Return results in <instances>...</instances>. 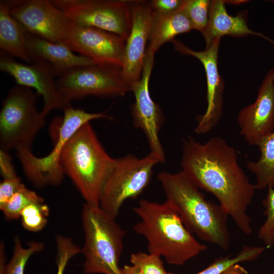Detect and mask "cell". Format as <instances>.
<instances>
[{
  "label": "cell",
  "instance_id": "1",
  "mask_svg": "<svg viewBox=\"0 0 274 274\" xmlns=\"http://www.w3.org/2000/svg\"><path fill=\"white\" fill-rule=\"evenodd\" d=\"M236 149L214 136L204 143L189 136L183 141L181 170L199 188L212 194L244 234L253 232L247 211L256 190L238 163Z\"/></svg>",
  "mask_w": 274,
  "mask_h": 274
},
{
  "label": "cell",
  "instance_id": "2",
  "mask_svg": "<svg viewBox=\"0 0 274 274\" xmlns=\"http://www.w3.org/2000/svg\"><path fill=\"white\" fill-rule=\"evenodd\" d=\"M157 178L167 201L191 232L224 250L230 245L228 215L219 204L206 199L200 189L182 170L162 172Z\"/></svg>",
  "mask_w": 274,
  "mask_h": 274
},
{
  "label": "cell",
  "instance_id": "3",
  "mask_svg": "<svg viewBox=\"0 0 274 274\" xmlns=\"http://www.w3.org/2000/svg\"><path fill=\"white\" fill-rule=\"evenodd\" d=\"M133 210L140 218L133 230L146 239L148 252L163 257L168 264L182 265L207 249L166 200L159 203L143 199Z\"/></svg>",
  "mask_w": 274,
  "mask_h": 274
},
{
  "label": "cell",
  "instance_id": "4",
  "mask_svg": "<svg viewBox=\"0 0 274 274\" xmlns=\"http://www.w3.org/2000/svg\"><path fill=\"white\" fill-rule=\"evenodd\" d=\"M116 160L106 151L88 122L66 144L60 164L86 202L99 206L102 188Z\"/></svg>",
  "mask_w": 274,
  "mask_h": 274
},
{
  "label": "cell",
  "instance_id": "5",
  "mask_svg": "<svg viewBox=\"0 0 274 274\" xmlns=\"http://www.w3.org/2000/svg\"><path fill=\"white\" fill-rule=\"evenodd\" d=\"M82 222L85 241L81 249L87 274H121L119 265L126 234L115 219L99 206L84 203Z\"/></svg>",
  "mask_w": 274,
  "mask_h": 274
},
{
  "label": "cell",
  "instance_id": "6",
  "mask_svg": "<svg viewBox=\"0 0 274 274\" xmlns=\"http://www.w3.org/2000/svg\"><path fill=\"white\" fill-rule=\"evenodd\" d=\"M110 118L103 113H89L72 106L65 109L63 117L59 119L60 125L53 149L47 156L37 157L31 148L23 146L15 149L26 177L38 188L59 185L65 175L60 157L68 141L84 124L94 119Z\"/></svg>",
  "mask_w": 274,
  "mask_h": 274
},
{
  "label": "cell",
  "instance_id": "7",
  "mask_svg": "<svg viewBox=\"0 0 274 274\" xmlns=\"http://www.w3.org/2000/svg\"><path fill=\"white\" fill-rule=\"evenodd\" d=\"M36 95L28 87L17 85L4 98L0 111L1 150L8 152L18 146L31 148L45 124V116L36 107Z\"/></svg>",
  "mask_w": 274,
  "mask_h": 274
},
{
  "label": "cell",
  "instance_id": "8",
  "mask_svg": "<svg viewBox=\"0 0 274 274\" xmlns=\"http://www.w3.org/2000/svg\"><path fill=\"white\" fill-rule=\"evenodd\" d=\"M160 163L150 152L139 158L129 154L116 158L101 193L99 207L116 219L125 200L139 196L149 184L154 167Z\"/></svg>",
  "mask_w": 274,
  "mask_h": 274
},
{
  "label": "cell",
  "instance_id": "9",
  "mask_svg": "<svg viewBox=\"0 0 274 274\" xmlns=\"http://www.w3.org/2000/svg\"><path fill=\"white\" fill-rule=\"evenodd\" d=\"M57 87L67 101L88 96L112 97L131 91L121 67L93 64L74 68L56 81Z\"/></svg>",
  "mask_w": 274,
  "mask_h": 274
},
{
  "label": "cell",
  "instance_id": "10",
  "mask_svg": "<svg viewBox=\"0 0 274 274\" xmlns=\"http://www.w3.org/2000/svg\"><path fill=\"white\" fill-rule=\"evenodd\" d=\"M73 23L100 29L126 41L131 26V1L52 0Z\"/></svg>",
  "mask_w": 274,
  "mask_h": 274
},
{
  "label": "cell",
  "instance_id": "11",
  "mask_svg": "<svg viewBox=\"0 0 274 274\" xmlns=\"http://www.w3.org/2000/svg\"><path fill=\"white\" fill-rule=\"evenodd\" d=\"M0 70L11 76L19 85L36 90L43 99L41 111L45 116L55 109L64 110L72 106L59 91L53 67L42 61L25 64L16 61L13 57L1 51Z\"/></svg>",
  "mask_w": 274,
  "mask_h": 274
},
{
  "label": "cell",
  "instance_id": "12",
  "mask_svg": "<svg viewBox=\"0 0 274 274\" xmlns=\"http://www.w3.org/2000/svg\"><path fill=\"white\" fill-rule=\"evenodd\" d=\"M154 54L146 51L141 77L131 86V91L135 100L131 108V114L133 125L142 129L146 136L150 152L160 162H164L165 155L159 137L164 117L159 106L151 98L149 91Z\"/></svg>",
  "mask_w": 274,
  "mask_h": 274
},
{
  "label": "cell",
  "instance_id": "13",
  "mask_svg": "<svg viewBox=\"0 0 274 274\" xmlns=\"http://www.w3.org/2000/svg\"><path fill=\"white\" fill-rule=\"evenodd\" d=\"M11 15L31 34L63 44L71 21L48 0L7 1Z\"/></svg>",
  "mask_w": 274,
  "mask_h": 274
},
{
  "label": "cell",
  "instance_id": "14",
  "mask_svg": "<svg viewBox=\"0 0 274 274\" xmlns=\"http://www.w3.org/2000/svg\"><path fill=\"white\" fill-rule=\"evenodd\" d=\"M126 41L114 33L71 22L63 44L95 63L122 68Z\"/></svg>",
  "mask_w": 274,
  "mask_h": 274
},
{
  "label": "cell",
  "instance_id": "15",
  "mask_svg": "<svg viewBox=\"0 0 274 274\" xmlns=\"http://www.w3.org/2000/svg\"><path fill=\"white\" fill-rule=\"evenodd\" d=\"M220 40L213 41L203 51H196L182 42L172 41L176 51L197 58L205 70L207 84V107L205 113L197 116L194 131L198 134H206L218 124L222 114L224 84L218 69V54Z\"/></svg>",
  "mask_w": 274,
  "mask_h": 274
},
{
  "label": "cell",
  "instance_id": "16",
  "mask_svg": "<svg viewBox=\"0 0 274 274\" xmlns=\"http://www.w3.org/2000/svg\"><path fill=\"white\" fill-rule=\"evenodd\" d=\"M131 26L125 43L122 72L128 85L131 86L141 78L144 64L146 46L154 21L150 2L131 1Z\"/></svg>",
  "mask_w": 274,
  "mask_h": 274
},
{
  "label": "cell",
  "instance_id": "17",
  "mask_svg": "<svg viewBox=\"0 0 274 274\" xmlns=\"http://www.w3.org/2000/svg\"><path fill=\"white\" fill-rule=\"evenodd\" d=\"M237 122L240 134L251 146L274 132V67L264 78L255 101L239 111Z\"/></svg>",
  "mask_w": 274,
  "mask_h": 274
},
{
  "label": "cell",
  "instance_id": "18",
  "mask_svg": "<svg viewBox=\"0 0 274 274\" xmlns=\"http://www.w3.org/2000/svg\"><path fill=\"white\" fill-rule=\"evenodd\" d=\"M26 49L32 62L49 64L58 77L68 71L95 63L89 58L76 54L64 44L51 42L26 31Z\"/></svg>",
  "mask_w": 274,
  "mask_h": 274
},
{
  "label": "cell",
  "instance_id": "19",
  "mask_svg": "<svg viewBox=\"0 0 274 274\" xmlns=\"http://www.w3.org/2000/svg\"><path fill=\"white\" fill-rule=\"evenodd\" d=\"M227 1H211L207 27L202 34L206 48L216 40L224 36L243 37L254 35L261 37L274 44V41L260 32L254 31L249 28L247 23V11L239 12L235 16L229 15L226 9Z\"/></svg>",
  "mask_w": 274,
  "mask_h": 274
},
{
  "label": "cell",
  "instance_id": "20",
  "mask_svg": "<svg viewBox=\"0 0 274 274\" xmlns=\"http://www.w3.org/2000/svg\"><path fill=\"white\" fill-rule=\"evenodd\" d=\"M26 31L11 15L7 1L0 2V48L27 63L31 61L26 49Z\"/></svg>",
  "mask_w": 274,
  "mask_h": 274
},
{
  "label": "cell",
  "instance_id": "21",
  "mask_svg": "<svg viewBox=\"0 0 274 274\" xmlns=\"http://www.w3.org/2000/svg\"><path fill=\"white\" fill-rule=\"evenodd\" d=\"M154 17L146 50L154 54L168 41H172L180 34L188 32L193 28L182 6L177 11L166 15Z\"/></svg>",
  "mask_w": 274,
  "mask_h": 274
},
{
  "label": "cell",
  "instance_id": "22",
  "mask_svg": "<svg viewBox=\"0 0 274 274\" xmlns=\"http://www.w3.org/2000/svg\"><path fill=\"white\" fill-rule=\"evenodd\" d=\"M256 146L260 152L259 158L247 163L248 169L256 176V189L274 188V132L262 138Z\"/></svg>",
  "mask_w": 274,
  "mask_h": 274
},
{
  "label": "cell",
  "instance_id": "23",
  "mask_svg": "<svg viewBox=\"0 0 274 274\" xmlns=\"http://www.w3.org/2000/svg\"><path fill=\"white\" fill-rule=\"evenodd\" d=\"M265 249L266 247L264 246L244 245L234 256L228 255L218 257L207 267L194 274H222L234 264L256 259Z\"/></svg>",
  "mask_w": 274,
  "mask_h": 274
},
{
  "label": "cell",
  "instance_id": "24",
  "mask_svg": "<svg viewBox=\"0 0 274 274\" xmlns=\"http://www.w3.org/2000/svg\"><path fill=\"white\" fill-rule=\"evenodd\" d=\"M42 202H44V199L41 196L23 184L0 209L7 219H17L26 206L31 203Z\"/></svg>",
  "mask_w": 274,
  "mask_h": 274
},
{
  "label": "cell",
  "instance_id": "25",
  "mask_svg": "<svg viewBox=\"0 0 274 274\" xmlns=\"http://www.w3.org/2000/svg\"><path fill=\"white\" fill-rule=\"evenodd\" d=\"M26 248L22 247L20 239H14V252L12 258L6 264L5 274H24L27 261L34 253L42 251L44 248L43 243L30 242Z\"/></svg>",
  "mask_w": 274,
  "mask_h": 274
},
{
  "label": "cell",
  "instance_id": "26",
  "mask_svg": "<svg viewBox=\"0 0 274 274\" xmlns=\"http://www.w3.org/2000/svg\"><path fill=\"white\" fill-rule=\"evenodd\" d=\"M49 214V207L44 202L31 203L20 214L22 225L29 231H40L46 226Z\"/></svg>",
  "mask_w": 274,
  "mask_h": 274
},
{
  "label": "cell",
  "instance_id": "27",
  "mask_svg": "<svg viewBox=\"0 0 274 274\" xmlns=\"http://www.w3.org/2000/svg\"><path fill=\"white\" fill-rule=\"evenodd\" d=\"M211 2L209 0H183L182 7L193 29L201 34L208 25Z\"/></svg>",
  "mask_w": 274,
  "mask_h": 274
},
{
  "label": "cell",
  "instance_id": "28",
  "mask_svg": "<svg viewBox=\"0 0 274 274\" xmlns=\"http://www.w3.org/2000/svg\"><path fill=\"white\" fill-rule=\"evenodd\" d=\"M262 204L265 220L258 229L257 236L266 248H270L274 246V188H267Z\"/></svg>",
  "mask_w": 274,
  "mask_h": 274
},
{
  "label": "cell",
  "instance_id": "29",
  "mask_svg": "<svg viewBox=\"0 0 274 274\" xmlns=\"http://www.w3.org/2000/svg\"><path fill=\"white\" fill-rule=\"evenodd\" d=\"M130 261L144 274H173L165 269L161 257L156 255L142 252L133 253L130 255Z\"/></svg>",
  "mask_w": 274,
  "mask_h": 274
},
{
  "label": "cell",
  "instance_id": "30",
  "mask_svg": "<svg viewBox=\"0 0 274 274\" xmlns=\"http://www.w3.org/2000/svg\"><path fill=\"white\" fill-rule=\"evenodd\" d=\"M57 246L56 274H63L68 261L76 254L81 253V249L68 237L58 235L56 237Z\"/></svg>",
  "mask_w": 274,
  "mask_h": 274
},
{
  "label": "cell",
  "instance_id": "31",
  "mask_svg": "<svg viewBox=\"0 0 274 274\" xmlns=\"http://www.w3.org/2000/svg\"><path fill=\"white\" fill-rule=\"evenodd\" d=\"M23 184L17 176L4 178L0 184V208L9 200Z\"/></svg>",
  "mask_w": 274,
  "mask_h": 274
},
{
  "label": "cell",
  "instance_id": "32",
  "mask_svg": "<svg viewBox=\"0 0 274 274\" xmlns=\"http://www.w3.org/2000/svg\"><path fill=\"white\" fill-rule=\"evenodd\" d=\"M153 13L157 15H166L178 10L183 0H152L149 1Z\"/></svg>",
  "mask_w": 274,
  "mask_h": 274
},
{
  "label": "cell",
  "instance_id": "33",
  "mask_svg": "<svg viewBox=\"0 0 274 274\" xmlns=\"http://www.w3.org/2000/svg\"><path fill=\"white\" fill-rule=\"evenodd\" d=\"M11 161L8 152L0 150V168L4 178L17 176Z\"/></svg>",
  "mask_w": 274,
  "mask_h": 274
},
{
  "label": "cell",
  "instance_id": "34",
  "mask_svg": "<svg viewBox=\"0 0 274 274\" xmlns=\"http://www.w3.org/2000/svg\"><path fill=\"white\" fill-rule=\"evenodd\" d=\"M222 274H248V271L239 263L229 267Z\"/></svg>",
  "mask_w": 274,
  "mask_h": 274
},
{
  "label": "cell",
  "instance_id": "35",
  "mask_svg": "<svg viewBox=\"0 0 274 274\" xmlns=\"http://www.w3.org/2000/svg\"><path fill=\"white\" fill-rule=\"evenodd\" d=\"M121 274H144L133 265H125L120 268Z\"/></svg>",
  "mask_w": 274,
  "mask_h": 274
},
{
  "label": "cell",
  "instance_id": "36",
  "mask_svg": "<svg viewBox=\"0 0 274 274\" xmlns=\"http://www.w3.org/2000/svg\"><path fill=\"white\" fill-rule=\"evenodd\" d=\"M0 274H5L6 264L3 244H1L0 248Z\"/></svg>",
  "mask_w": 274,
  "mask_h": 274
},
{
  "label": "cell",
  "instance_id": "37",
  "mask_svg": "<svg viewBox=\"0 0 274 274\" xmlns=\"http://www.w3.org/2000/svg\"><path fill=\"white\" fill-rule=\"evenodd\" d=\"M270 274H274V272L271 273H270Z\"/></svg>",
  "mask_w": 274,
  "mask_h": 274
}]
</instances>
